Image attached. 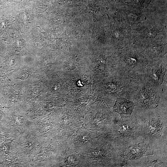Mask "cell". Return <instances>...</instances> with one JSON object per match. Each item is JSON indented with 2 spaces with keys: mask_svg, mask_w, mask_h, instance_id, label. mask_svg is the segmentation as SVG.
<instances>
[{
  "mask_svg": "<svg viewBox=\"0 0 167 167\" xmlns=\"http://www.w3.org/2000/svg\"><path fill=\"white\" fill-rule=\"evenodd\" d=\"M162 128L161 119L158 118L156 119L150 120L147 122L145 130L147 133L152 135H155L160 133Z\"/></svg>",
  "mask_w": 167,
  "mask_h": 167,
  "instance_id": "3957f363",
  "label": "cell"
},
{
  "mask_svg": "<svg viewBox=\"0 0 167 167\" xmlns=\"http://www.w3.org/2000/svg\"><path fill=\"white\" fill-rule=\"evenodd\" d=\"M149 145L144 143L130 146L123 152L122 156L128 160H135L145 156L153 155Z\"/></svg>",
  "mask_w": 167,
  "mask_h": 167,
  "instance_id": "6da1fadb",
  "label": "cell"
},
{
  "mask_svg": "<svg viewBox=\"0 0 167 167\" xmlns=\"http://www.w3.org/2000/svg\"><path fill=\"white\" fill-rule=\"evenodd\" d=\"M134 107V103L125 98L118 97L114 105L113 110L118 113L121 118L130 117Z\"/></svg>",
  "mask_w": 167,
  "mask_h": 167,
  "instance_id": "7a4b0ae2",
  "label": "cell"
},
{
  "mask_svg": "<svg viewBox=\"0 0 167 167\" xmlns=\"http://www.w3.org/2000/svg\"><path fill=\"white\" fill-rule=\"evenodd\" d=\"M3 114L2 108L1 106H0V120L1 119Z\"/></svg>",
  "mask_w": 167,
  "mask_h": 167,
  "instance_id": "277c9868",
  "label": "cell"
}]
</instances>
